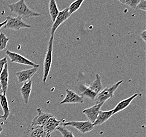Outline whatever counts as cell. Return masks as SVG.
<instances>
[{"mask_svg":"<svg viewBox=\"0 0 146 137\" xmlns=\"http://www.w3.org/2000/svg\"><path fill=\"white\" fill-rule=\"evenodd\" d=\"M7 7L9 8L11 13L16 14L17 17L22 18L29 19L32 17H40L44 15L43 13L36 12L31 10L27 7L24 0H20L14 3L10 4L7 5Z\"/></svg>","mask_w":146,"mask_h":137,"instance_id":"1","label":"cell"},{"mask_svg":"<svg viewBox=\"0 0 146 137\" xmlns=\"http://www.w3.org/2000/svg\"><path fill=\"white\" fill-rule=\"evenodd\" d=\"M54 38V36H50V40L48 44L47 50L44 60L43 76L42 79L44 84H45L46 82L47 79L49 76L52 63Z\"/></svg>","mask_w":146,"mask_h":137,"instance_id":"2","label":"cell"},{"mask_svg":"<svg viewBox=\"0 0 146 137\" xmlns=\"http://www.w3.org/2000/svg\"><path fill=\"white\" fill-rule=\"evenodd\" d=\"M123 80L119 81L110 87H107L103 89L97 95L94 100L96 104H95L105 103L106 101L113 98L115 91L118 88V87L123 84Z\"/></svg>","mask_w":146,"mask_h":137,"instance_id":"3","label":"cell"},{"mask_svg":"<svg viewBox=\"0 0 146 137\" xmlns=\"http://www.w3.org/2000/svg\"><path fill=\"white\" fill-rule=\"evenodd\" d=\"M60 126L64 127L71 126L76 128L82 134H85L93 130L94 128L93 124L89 121H72L62 122Z\"/></svg>","mask_w":146,"mask_h":137,"instance_id":"4","label":"cell"},{"mask_svg":"<svg viewBox=\"0 0 146 137\" xmlns=\"http://www.w3.org/2000/svg\"><path fill=\"white\" fill-rule=\"evenodd\" d=\"M7 23L4 25V29L19 31L22 28L30 29L31 25L27 24L22 20V18L20 17H11L9 16L7 17Z\"/></svg>","mask_w":146,"mask_h":137,"instance_id":"5","label":"cell"},{"mask_svg":"<svg viewBox=\"0 0 146 137\" xmlns=\"http://www.w3.org/2000/svg\"><path fill=\"white\" fill-rule=\"evenodd\" d=\"M5 53L10 58L11 62L13 63H17L23 64L31 66L33 67H40V65L37 64L29 60L25 57H23L22 55L20 54L17 53L15 52H11L10 50H7Z\"/></svg>","mask_w":146,"mask_h":137,"instance_id":"6","label":"cell"},{"mask_svg":"<svg viewBox=\"0 0 146 137\" xmlns=\"http://www.w3.org/2000/svg\"><path fill=\"white\" fill-rule=\"evenodd\" d=\"M23 137H50L44 130L43 127L32 124L27 127Z\"/></svg>","mask_w":146,"mask_h":137,"instance_id":"7","label":"cell"},{"mask_svg":"<svg viewBox=\"0 0 146 137\" xmlns=\"http://www.w3.org/2000/svg\"><path fill=\"white\" fill-rule=\"evenodd\" d=\"M70 16L71 15L68 12V7L65 8L63 10L60 11L58 16L57 17L56 20L54 22L52 27H51L50 36H54L55 33L58 27L62 24L65 21H66Z\"/></svg>","mask_w":146,"mask_h":137,"instance_id":"8","label":"cell"},{"mask_svg":"<svg viewBox=\"0 0 146 137\" xmlns=\"http://www.w3.org/2000/svg\"><path fill=\"white\" fill-rule=\"evenodd\" d=\"M84 99L79 94L70 90L68 89L66 90V96L63 100L60 102V104H80L84 103Z\"/></svg>","mask_w":146,"mask_h":137,"instance_id":"9","label":"cell"},{"mask_svg":"<svg viewBox=\"0 0 146 137\" xmlns=\"http://www.w3.org/2000/svg\"><path fill=\"white\" fill-rule=\"evenodd\" d=\"M36 111L37 112V115L36 117L34 118L33 120L32 121V123L31 124L33 126L43 127L50 118L54 116L52 114L44 112L42 111V109L40 108L37 109Z\"/></svg>","mask_w":146,"mask_h":137,"instance_id":"10","label":"cell"},{"mask_svg":"<svg viewBox=\"0 0 146 137\" xmlns=\"http://www.w3.org/2000/svg\"><path fill=\"white\" fill-rule=\"evenodd\" d=\"M38 70V67H32L17 72L15 74V76L18 82L20 84H21L31 80V78L36 73Z\"/></svg>","mask_w":146,"mask_h":137,"instance_id":"11","label":"cell"},{"mask_svg":"<svg viewBox=\"0 0 146 137\" xmlns=\"http://www.w3.org/2000/svg\"><path fill=\"white\" fill-rule=\"evenodd\" d=\"M104 104V103L95 104L92 107L84 109L82 112L86 116L88 121L93 124L96 120L100 111H101L100 109Z\"/></svg>","mask_w":146,"mask_h":137,"instance_id":"12","label":"cell"},{"mask_svg":"<svg viewBox=\"0 0 146 137\" xmlns=\"http://www.w3.org/2000/svg\"><path fill=\"white\" fill-rule=\"evenodd\" d=\"M63 122V120H58L55 117H51L47 121L46 123L44 126V131L46 132L49 136H51V134L54 131L56 130L57 128L60 126V124Z\"/></svg>","mask_w":146,"mask_h":137,"instance_id":"13","label":"cell"},{"mask_svg":"<svg viewBox=\"0 0 146 137\" xmlns=\"http://www.w3.org/2000/svg\"><path fill=\"white\" fill-rule=\"evenodd\" d=\"M9 72L8 68V64L7 63L4 67L3 70L0 75V84L2 87L3 94H7V90L9 85Z\"/></svg>","mask_w":146,"mask_h":137,"instance_id":"14","label":"cell"},{"mask_svg":"<svg viewBox=\"0 0 146 137\" xmlns=\"http://www.w3.org/2000/svg\"><path fill=\"white\" fill-rule=\"evenodd\" d=\"M138 96V94H134L131 97L120 101L119 102L116 106V107H115V108L113 109V115L126 109L127 107L129 106L131 102Z\"/></svg>","mask_w":146,"mask_h":137,"instance_id":"15","label":"cell"},{"mask_svg":"<svg viewBox=\"0 0 146 137\" xmlns=\"http://www.w3.org/2000/svg\"><path fill=\"white\" fill-rule=\"evenodd\" d=\"M32 89V80L28 81L24 83L20 89V92L23 99L24 103L27 104L29 102L30 95Z\"/></svg>","mask_w":146,"mask_h":137,"instance_id":"16","label":"cell"},{"mask_svg":"<svg viewBox=\"0 0 146 137\" xmlns=\"http://www.w3.org/2000/svg\"><path fill=\"white\" fill-rule=\"evenodd\" d=\"M95 77V80L93 81V82H91L90 85L87 86V87L93 94H94L95 96H97L99 92L103 90V87L100 74H96Z\"/></svg>","mask_w":146,"mask_h":137,"instance_id":"17","label":"cell"},{"mask_svg":"<svg viewBox=\"0 0 146 137\" xmlns=\"http://www.w3.org/2000/svg\"><path fill=\"white\" fill-rule=\"evenodd\" d=\"M113 116V110L106 111H100L97 117L96 120L93 124V126L95 127L102 125V124L106 122L108 120Z\"/></svg>","mask_w":146,"mask_h":137,"instance_id":"18","label":"cell"},{"mask_svg":"<svg viewBox=\"0 0 146 137\" xmlns=\"http://www.w3.org/2000/svg\"><path fill=\"white\" fill-rule=\"evenodd\" d=\"M0 104L3 112V115H2V119H3L4 121H6L11 114V111L9 108L8 101L6 95L2 94L0 96Z\"/></svg>","mask_w":146,"mask_h":137,"instance_id":"19","label":"cell"},{"mask_svg":"<svg viewBox=\"0 0 146 137\" xmlns=\"http://www.w3.org/2000/svg\"><path fill=\"white\" fill-rule=\"evenodd\" d=\"M48 10L50 17L53 22L56 20L60 11L57 6L56 2L55 0H50L48 4Z\"/></svg>","mask_w":146,"mask_h":137,"instance_id":"20","label":"cell"},{"mask_svg":"<svg viewBox=\"0 0 146 137\" xmlns=\"http://www.w3.org/2000/svg\"><path fill=\"white\" fill-rule=\"evenodd\" d=\"M84 2V0H77L73 2V3L71 4L68 7V12L70 14L72 15V14L76 12L77 11L80 7Z\"/></svg>","mask_w":146,"mask_h":137,"instance_id":"21","label":"cell"},{"mask_svg":"<svg viewBox=\"0 0 146 137\" xmlns=\"http://www.w3.org/2000/svg\"><path fill=\"white\" fill-rule=\"evenodd\" d=\"M56 130L59 131L63 137H75L72 132L62 126H59L57 128Z\"/></svg>","mask_w":146,"mask_h":137,"instance_id":"22","label":"cell"},{"mask_svg":"<svg viewBox=\"0 0 146 137\" xmlns=\"http://www.w3.org/2000/svg\"><path fill=\"white\" fill-rule=\"evenodd\" d=\"M10 40V38L6 37L3 32L0 33V51L4 50L7 47V43Z\"/></svg>","mask_w":146,"mask_h":137,"instance_id":"23","label":"cell"},{"mask_svg":"<svg viewBox=\"0 0 146 137\" xmlns=\"http://www.w3.org/2000/svg\"><path fill=\"white\" fill-rule=\"evenodd\" d=\"M140 0H121L119 1L121 3L126 5L128 7L132 8L133 9H136L138 3L139 2Z\"/></svg>","mask_w":146,"mask_h":137,"instance_id":"24","label":"cell"},{"mask_svg":"<svg viewBox=\"0 0 146 137\" xmlns=\"http://www.w3.org/2000/svg\"><path fill=\"white\" fill-rule=\"evenodd\" d=\"M137 9L146 11V0H140L138 4L136 7Z\"/></svg>","mask_w":146,"mask_h":137,"instance_id":"25","label":"cell"},{"mask_svg":"<svg viewBox=\"0 0 146 137\" xmlns=\"http://www.w3.org/2000/svg\"><path fill=\"white\" fill-rule=\"evenodd\" d=\"M7 63V57H4L3 58L0 59V75L3 70L5 65Z\"/></svg>","mask_w":146,"mask_h":137,"instance_id":"26","label":"cell"},{"mask_svg":"<svg viewBox=\"0 0 146 137\" xmlns=\"http://www.w3.org/2000/svg\"><path fill=\"white\" fill-rule=\"evenodd\" d=\"M146 30H144L140 33V37L145 42H146Z\"/></svg>","mask_w":146,"mask_h":137,"instance_id":"27","label":"cell"},{"mask_svg":"<svg viewBox=\"0 0 146 137\" xmlns=\"http://www.w3.org/2000/svg\"><path fill=\"white\" fill-rule=\"evenodd\" d=\"M7 20H5L3 21V22H2V23H0V29H1L2 27H4V25L7 23Z\"/></svg>","mask_w":146,"mask_h":137,"instance_id":"28","label":"cell"},{"mask_svg":"<svg viewBox=\"0 0 146 137\" xmlns=\"http://www.w3.org/2000/svg\"><path fill=\"white\" fill-rule=\"evenodd\" d=\"M3 94V91H2V87H1V85L0 84V96L1 95Z\"/></svg>","mask_w":146,"mask_h":137,"instance_id":"29","label":"cell"},{"mask_svg":"<svg viewBox=\"0 0 146 137\" xmlns=\"http://www.w3.org/2000/svg\"><path fill=\"white\" fill-rule=\"evenodd\" d=\"M3 130V128H2V127L1 126H0V134H1V133L2 132V131Z\"/></svg>","mask_w":146,"mask_h":137,"instance_id":"30","label":"cell"},{"mask_svg":"<svg viewBox=\"0 0 146 137\" xmlns=\"http://www.w3.org/2000/svg\"><path fill=\"white\" fill-rule=\"evenodd\" d=\"M1 119H2V115H0V120H1Z\"/></svg>","mask_w":146,"mask_h":137,"instance_id":"31","label":"cell"}]
</instances>
